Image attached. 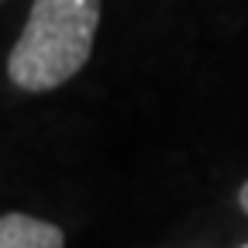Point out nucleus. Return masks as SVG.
<instances>
[{
	"mask_svg": "<svg viewBox=\"0 0 248 248\" xmlns=\"http://www.w3.org/2000/svg\"><path fill=\"white\" fill-rule=\"evenodd\" d=\"M238 248H248V241H245V245H238Z\"/></svg>",
	"mask_w": 248,
	"mask_h": 248,
	"instance_id": "nucleus-4",
	"label": "nucleus"
},
{
	"mask_svg": "<svg viewBox=\"0 0 248 248\" xmlns=\"http://www.w3.org/2000/svg\"><path fill=\"white\" fill-rule=\"evenodd\" d=\"M97 28L100 0H35L7 55L11 83L28 93H48L69 83L86 66Z\"/></svg>",
	"mask_w": 248,
	"mask_h": 248,
	"instance_id": "nucleus-1",
	"label": "nucleus"
},
{
	"mask_svg": "<svg viewBox=\"0 0 248 248\" xmlns=\"http://www.w3.org/2000/svg\"><path fill=\"white\" fill-rule=\"evenodd\" d=\"M238 203H241V210L248 214V183H241V190H238Z\"/></svg>",
	"mask_w": 248,
	"mask_h": 248,
	"instance_id": "nucleus-3",
	"label": "nucleus"
},
{
	"mask_svg": "<svg viewBox=\"0 0 248 248\" xmlns=\"http://www.w3.org/2000/svg\"><path fill=\"white\" fill-rule=\"evenodd\" d=\"M0 248H66V234L52 221L7 210L0 217Z\"/></svg>",
	"mask_w": 248,
	"mask_h": 248,
	"instance_id": "nucleus-2",
	"label": "nucleus"
}]
</instances>
